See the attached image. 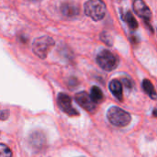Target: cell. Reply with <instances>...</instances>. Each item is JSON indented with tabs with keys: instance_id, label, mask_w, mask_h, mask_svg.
Returning a JSON list of instances; mask_svg holds the SVG:
<instances>
[{
	"instance_id": "13",
	"label": "cell",
	"mask_w": 157,
	"mask_h": 157,
	"mask_svg": "<svg viewBox=\"0 0 157 157\" xmlns=\"http://www.w3.org/2000/svg\"><path fill=\"white\" fill-rule=\"evenodd\" d=\"M64 10H65V14H66L67 16L76 15L77 12H78V9H77L75 6H67L66 7H64Z\"/></svg>"
},
{
	"instance_id": "12",
	"label": "cell",
	"mask_w": 157,
	"mask_h": 157,
	"mask_svg": "<svg viewBox=\"0 0 157 157\" xmlns=\"http://www.w3.org/2000/svg\"><path fill=\"white\" fill-rule=\"evenodd\" d=\"M0 157H12V152L6 144H0Z\"/></svg>"
},
{
	"instance_id": "14",
	"label": "cell",
	"mask_w": 157,
	"mask_h": 157,
	"mask_svg": "<svg viewBox=\"0 0 157 157\" xmlns=\"http://www.w3.org/2000/svg\"><path fill=\"white\" fill-rule=\"evenodd\" d=\"M122 83H123V85H124L127 88H132V81L129 80V79H127V78H124V79L122 80Z\"/></svg>"
},
{
	"instance_id": "16",
	"label": "cell",
	"mask_w": 157,
	"mask_h": 157,
	"mask_svg": "<svg viewBox=\"0 0 157 157\" xmlns=\"http://www.w3.org/2000/svg\"><path fill=\"white\" fill-rule=\"evenodd\" d=\"M154 115H155V117H157V109H155V110H154Z\"/></svg>"
},
{
	"instance_id": "15",
	"label": "cell",
	"mask_w": 157,
	"mask_h": 157,
	"mask_svg": "<svg viewBox=\"0 0 157 157\" xmlns=\"http://www.w3.org/2000/svg\"><path fill=\"white\" fill-rule=\"evenodd\" d=\"M8 117V111L1 110L0 111V120H6Z\"/></svg>"
},
{
	"instance_id": "10",
	"label": "cell",
	"mask_w": 157,
	"mask_h": 157,
	"mask_svg": "<svg viewBox=\"0 0 157 157\" xmlns=\"http://www.w3.org/2000/svg\"><path fill=\"white\" fill-rule=\"evenodd\" d=\"M90 98L91 99L96 103H100L103 98H104V96H103V93L101 91V89L98 86H93L91 88V93H90Z\"/></svg>"
},
{
	"instance_id": "1",
	"label": "cell",
	"mask_w": 157,
	"mask_h": 157,
	"mask_svg": "<svg viewBox=\"0 0 157 157\" xmlns=\"http://www.w3.org/2000/svg\"><path fill=\"white\" fill-rule=\"evenodd\" d=\"M107 118L109 121L116 127H125L129 125L132 121V117L127 111L116 106L109 109Z\"/></svg>"
},
{
	"instance_id": "11",
	"label": "cell",
	"mask_w": 157,
	"mask_h": 157,
	"mask_svg": "<svg viewBox=\"0 0 157 157\" xmlns=\"http://www.w3.org/2000/svg\"><path fill=\"white\" fill-rule=\"evenodd\" d=\"M123 19L125 20V22L128 24V26L132 29H136L139 26L136 18L133 17V15L131 12H127L125 17H123Z\"/></svg>"
},
{
	"instance_id": "5",
	"label": "cell",
	"mask_w": 157,
	"mask_h": 157,
	"mask_svg": "<svg viewBox=\"0 0 157 157\" xmlns=\"http://www.w3.org/2000/svg\"><path fill=\"white\" fill-rule=\"evenodd\" d=\"M58 105L59 108L66 114L70 116H76L78 115V112L73 108L72 106V100L71 98L63 93H61L58 95Z\"/></svg>"
},
{
	"instance_id": "2",
	"label": "cell",
	"mask_w": 157,
	"mask_h": 157,
	"mask_svg": "<svg viewBox=\"0 0 157 157\" xmlns=\"http://www.w3.org/2000/svg\"><path fill=\"white\" fill-rule=\"evenodd\" d=\"M84 9L86 15L95 21L101 20L105 17L107 11L103 0H87L85 4Z\"/></svg>"
},
{
	"instance_id": "4",
	"label": "cell",
	"mask_w": 157,
	"mask_h": 157,
	"mask_svg": "<svg viewBox=\"0 0 157 157\" xmlns=\"http://www.w3.org/2000/svg\"><path fill=\"white\" fill-rule=\"evenodd\" d=\"M97 63L103 70L109 72V71H112L118 67L119 59L111 52L104 50L98 54Z\"/></svg>"
},
{
	"instance_id": "9",
	"label": "cell",
	"mask_w": 157,
	"mask_h": 157,
	"mask_svg": "<svg viewBox=\"0 0 157 157\" xmlns=\"http://www.w3.org/2000/svg\"><path fill=\"white\" fill-rule=\"evenodd\" d=\"M143 88L146 92V94L153 99H157V93L154 87V85L148 79H144L143 81Z\"/></svg>"
},
{
	"instance_id": "6",
	"label": "cell",
	"mask_w": 157,
	"mask_h": 157,
	"mask_svg": "<svg viewBox=\"0 0 157 157\" xmlns=\"http://www.w3.org/2000/svg\"><path fill=\"white\" fill-rule=\"evenodd\" d=\"M75 101L79 106L89 112H94L96 110V103L91 99L90 96L86 92H79L75 95Z\"/></svg>"
},
{
	"instance_id": "8",
	"label": "cell",
	"mask_w": 157,
	"mask_h": 157,
	"mask_svg": "<svg viewBox=\"0 0 157 157\" xmlns=\"http://www.w3.org/2000/svg\"><path fill=\"white\" fill-rule=\"evenodd\" d=\"M109 90L112 93V95L120 101L122 100L123 96H122V85L119 80H112L109 83Z\"/></svg>"
},
{
	"instance_id": "3",
	"label": "cell",
	"mask_w": 157,
	"mask_h": 157,
	"mask_svg": "<svg viewBox=\"0 0 157 157\" xmlns=\"http://www.w3.org/2000/svg\"><path fill=\"white\" fill-rule=\"evenodd\" d=\"M54 46V40L51 37L42 36L36 39L33 42L32 49L34 53L41 59H45L50 50Z\"/></svg>"
},
{
	"instance_id": "7",
	"label": "cell",
	"mask_w": 157,
	"mask_h": 157,
	"mask_svg": "<svg viewBox=\"0 0 157 157\" xmlns=\"http://www.w3.org/2000/svg\"><path fill=\"white\" fill-rule=\"evenodd\" d=\"M133 9H134V12L140 17L145 19L146 21H148L152 17V12L144 0H134Z\"/></svg>"
}]
</instances>
